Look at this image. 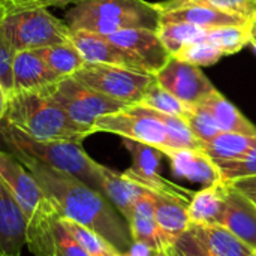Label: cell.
Listing matches in <instances>:
<instances>
[{
    "label": "cell",
    "instance_id": "e0dca14e",
    "mask_svg": "<svg viewBox=\"0 0 256 256\" xmlns=\"http://www.w3.org/2000/svg\"><path fill=\"white\" fill-rule=\"evenodd\" d=\"M12 92L44 90L60 81L44 62L39 50L15 51L10 64Z\"/></svg>",
    "mask_w": 256,
    "mask_h": 256
},
{
    "label": "cell",
    "instance_id": "f546056e",
    "mask_svg": "<svg viewBox=\"0 0 256 256\" xmlns=\"http://www.w3.org/2000/svg\"><path fill=\"white\" fill-rule=\"evenodd\" d=\"M140 104H142L148 108H153L156 111H160V112H165L170 116H177L182 118L186 117V114L190 108L189 105L183 104L176 96H172L168 90H165L158 82L156 75H154V80L152 81V84L148 86V88L146 90Z\"/></svg>",
    "mask_w": 256,
    "mask_h": 256
},
{
    "label": "cell",
    "instance_id": "603a6c76",
    "mask_svg": "<svg viewBox=\"0 0 256 256\" xmlns=\"http://www.w3.org/2000/svg\"><path fill=\"white\" fill-rule=\"evenodd\" d=\"M226 192L228 184L224 180L195 192L188 208L190 225L218 224L225 207Z\"/></svg>",
    "mask_w": 256,
    "mask_h": 256
},
{
    "label": "cell",
    "instance_id": "83f0119b",
    "mask_svg": "<svg viewBox=\"0 0 256 256\" xmlns=\"http://www.w3.org/2000/svg\"><path fill=\"white\" fill-rule=\"evenodd\" d=\"M252 36V21L238 26H224L207 28L206 39L214 44L225 56L238 52L244 45L250 44Z\"/></svg>",
    "mask_w": 256,
    "mask_h": 256
},
{
    "label": "cell",
    "instance_id": "60d3db41",
    "mask_svg": "<svg viewBox=\"0 0 256 256\" xmlns=\"http://www.w3.org/2000/svg\"><path fill=\"white\" fill-rule=\"evenodd\" d=\"M9 106V92L0 81V124L3 123Z\"/></svg>",
    "mask_w": 256,
    "mask_h": 256
},
{
    "label": "cell",
    "instance_id": "bcb514c9",
    "mask_svg": "<svg viewBox=\"0 0 256 256\" xmlns=\"http://www.w3.org/2000/svg\"><path fill=\"white\" fill-rule=\"evenodd\" d=\"M122 256H129V255H128V254H124V255H122Z\"/></svg>",
    "mask_w": 256,
    "mask_h": 256
},
{
    "label": "cell",
    "instance_id": "8fae6325",
    "mask_svg": "<svg viewBox=\"0 0 256 256\" xmlns=\"http://www.w3.org/2000/svg\"><path fill=\"white\" fill-rule=\"evenodd\" d=\"M158 82L183 104L194 106L204 102L216 87L201 68L171 56L165 66L156 74Z\"/></svg>",
    "mask_w": 256,
    "mask_h": 256
},
{
    "label": "cell",
    "instance_id": "b9f144b4",
    "mask_svg": "<svg viewBox=\"0 0 256 256\" xmlns=\"http://www.w3.org/2000/svg\"><path fill=\"white\" fill-rule=\"evenodd\" d=\"M87 0H44V6L45 8H51V6H57V8H64V6H69V4H80V3H84Z\"/></svg>",
    "mask_w": 256,
    "mask_h": 256
},
{
    "label": "cell",
    "instance_id": "5bb4252c",
    "mask_svg": "<svg viewBox=\"0 0 256 256\" xmlns=\"http://www.w3.org/2000/svg\"><path fill=\"white\" fill-rule=\"evenodd\" d=\"M106 38L135 56L150 74H156L158 70H160L171 57L156 30L129 28L108 34Z\"/></svg>",
    "mask_w": 256,
    "mask_h": 256
},
{
    "label": "cell",
    "instance_id": "8d00e7d4",
    "mask_svg": "<svg viewBox=\"0 0 256 256\" xmlns=\"http://www.w3.org/2000/svg\"><path fill=\"white\" fill-rule=\"evenodd\" d=\"M176 248L182 252L183 256H212L208 250L188 231L184 232L176 243Z\"/></svg>",
    "mask_w": 256,
    "mask_h": 256
},
{
    "label": "cell",
    "instance_id": "44dd1931",
    "mask_svg": "<svg viewBox=\"0 0 256 256\" xmlns=\"http://www.w3.org/2000/svg\"><path fill=\"white\" fill-rule=\"evenodd\" d=\"M189 232L212 256H254V249L219 224L190 225Z\"/></svg>",
    "mask_w": 256,
    "mask_h": 256
},
{
    "label": "cell",
    "instance_id": "f35d334b",
    "mask_svg": "<svg viewBox=\"0 0 256 256\" xmlns=\"http://www.w3.org/2000/svg\"><path fill=\"white\" fill-rule=\"evenodd\" d=\"M0 4L4 8V10H15L33 6H44V0H0Z\"/></svg>",
    "mask_w": 256,
    "mask_h": 256
},
{
    "label": "cell",
    "instance_id": "d6a6232c",
    "mask_svg": "<svg viewBox=\"0 0 256 256\" xmlns=\"http://www.w3.org/2000/svg\"><path fill=\"white\" fill-rule=\"evenodd\" d=\"M188 126L190 128L192 134L201 141V142H207L210 140H213L219 132H222L216 122L213 120V117L204 111L201 106L198 105H194L189 108L186 117H184Z\"/></svg>",
    "mask_w": 256,
    "mask_h": 256
},
{
    "label": "cell",
    "instance_id": "d590c367",
    "mask_svg": "<svg viewBox=\"0 0 256 256\" xmlns=\"http://www.w3.org/2000/svg\"><path fill=\"white\" fill-rule=\"evenodd\" d=\"M190 2L207 4L230 14H237L248 20H254L256 16V0H190Z\"/></svg>",
    "mask_w": 256,
    "mask_h": 256
},
{
    "label": "cell",
    "instance_id": "d6986e66",
    "mask_svg": "<svg viewBox=\"0 0 256 256\" xmlns=\"http://www.w3.org/2000/svg\"><path fill=\"white\" fill-rule=\"evenodd\" d=\"M162 153L170 160L171 170L177 177L200 183L204 188L222 180L214 162L201 150L166 148Z\"/></svg>",
    "mask_w": 256,
    "mask_h": 256
},
{
    "label": "cell",
    "instance_id": "4316f807",
    "mask_svg": "<svg viewBox=\"0 0 256 256\" xmlns=\"http://www.w3.org/2000/svg\"><path fill=\"white\" fill-rule=\"evenodd\" d=\"M156 32L171 56H176L183 45L202 40L207 36V28L188 22H160Z\"/></svg>",
    "mask_w": 256,
    "mask_h": 256
},
{
    "label": "cell",
    "instance_id": "3957f363",
    "mask_svg": "<svg viewBox=\"0 0 256 256\" xmlns=\"http://www.w3.org/2000/svg\"><path fill=\"white\" fill-rule=\"evenodd\" d=\"M4 122L38 141H70L81 144L90 135L70 120L46 88L9 93Z\"/></svg>",
    "mask_w": 256,
    "mask_h": 256
},
{
    "label": "cell",
    "instance_id": "ee69618b",
    "mask_svg": "<svg viewBox=\"0 0 256 256\" xmlns=\"http://www.w3.org/2000/svg\"><path fill=\"white\" fill-rule=\"evenodd\" d=\"M166 252H168V255L170 256H183L182 255V252H180L176 246H174V248H171V249H168Z\"/></svg>",
    "mask_w": 256,
    "mask_h": 256
},
{
    "label": "cell",
    "instance_id": "d4e9b609",
    "mask_svg": "<svg viewBox=\"0 0 256 256\" xmlns=\"http://www.w3.org/2000/svg\"><path fill=\"white\" fill-rule=\"evenodd\" d=\"M256 147V135L237 132H219L213 140L202 142L204 152L212 160H231L249 154Z\"/></svg>",
    "mask_w": 256,
    "mask_h": 256
},
{
    "label": "cell",
    "instance_id": "5b68a950",
    "mask_svg": "<svg viewBox=\"0 0 256 256\" xmlns=\"http://www.w3.org/2000/svg\"><path fill=\"white\" fill-rule=\"evenodd\" d=\"M64 21L70 30L108 36L129 28L158 30L160 16L156 3L146 0H87L72 6Z\"/></svg>",
    "mask_w": 256,
    "mask_h": 256
},
{
    "label": "cell",
    "instance_id": "277c9868",
    "mask_svg": "<svg viewBox=\"0 0 256 256\" xmlns=\"http://www.w3.org/2000/svg\"><path fill=\"white\" fill-rule=\"evenodd\" d=\"M0 136L12 154L33 158L52 170L80 178L100 192L105 166L92 159L81 144L70 141H38L12 128L4 120L0 124Z\"/></svg>",
    "mask_w": 256,
    "mask_h": 256
},
{
    "label": "cell",
    "instance_id": "7402d4cb",
    "mask_svg": "<svg viewBox=\"0 0 256 256\" xmlns=\"http://www.w3.org/2000/svg\"><path fill=\"white\" fill-rule=\"evenodd\" d=\"M128 225L134 242H141L154 250H165L154 218L153 190H147L136 201L132 214L128 220Z\"/></svg>",
    "mask_w": 256,
    "mask_h": 256
},
{
    "label": "cell",
    "instance_id": "ba28073f",
    "mask_svg": "<svg viewBox=\"0 0 256 256\" xmlns=\"http://www.w3.org/2000/svg\"><path fill=\"white\" fill-rule=\"evenodd\" d=\"M46 92L64 110L70 120L86 129L90 135L94 134L93 126L98 118L128 106L123 102L88 88L72 76L54 82L52 86L46 87Z\"/></svg>",
    "mask_w": 256,
    "mask_h": 256
},
{
    "label": "cell",
    "instance_id": "7c38bea8",
    "mask_svg": "<svg viewBox=\"0 0 256 256\" xmlns=\"http://www.w3.org/2000/svg\"><path fill=\"white\" fill-rule=\"evenodd\" d=\"M159 9L160 22H188L204 28L248 24V20L237 14H230L207 4L195 3L190 0H166L156 3Z\"/></svg>",
    "mask_w": 256,
    "mask_h": 256
},
{
    "label": "cell",
    "instance_id": "7a4b0ae2",
    "mask_svg": "<svg viewBox=\"0 0 256 256\" xmlns=\"http://www.w3.org/2000/svg\"><path fill=\"white\" fill-rule=\"evenodd\" d=\"M0 180L27 220V248L34 256H52V226L60 216L33 174L10 153L0 150Z\"/></svg>",
    "mask_w": 256,
    "mask_h": 256
},
{
    "label": "cell",
    "instance_id": "7dc6e473",
    "mask_svg": "<svg viewBox=\"0 0 256 256\" xmlns=\"http://www.w3.org/2000/svg\"><path fill=\"white\" fill-rule=\"evenodd\" d=\"M254 256H256V250H255V252H254Z\"/></svg>",
    "mask_w": 256,
    "mask_h": 256
},
{
    "label": "cell",
    "instance_id": "1f68e13d",
    "mask_svg": "<svg viewBox=\"0 0 256 256\" xmlns=\"http://www.w3.org/2000/svg\"><path fill=\"white\" fill-rule=\"evenodd\" d=\"M224 182L256 176V147L246 156L231 160H213Z\"/></svg>",
    "mask_w": 256,
    "mask_h": 256
},
{
    "label": "cell",
    "instance_id": "2e32d148",
    "mask_svg": "<svg viewBox=\"0 0 256 256\" xmlns=\"http://www.w3.org/2000/svg\"><path fill=\"white\" fill-rule=\"evenodd\" d=\"M26 244V216L0 180V256H21V250Z\"/></svg>",
    "mask_w": 256,
    "mask_h": 256
},
{
    "label": "cell",
    "instance_id": "484cf974",
    "mask_svg": "<svg viewBox=\"0 0 256 256\" xmlns=\"http://www.w3.org/2000/svg\"><path fill=\"white\" fill-rule=\"evenodd\" d=\"M39 52L46 66L50 68V70L58 80L72 76L78 69H81L86 64L84 57L72 44V40L42 48L39 50Z\"/></svg>",
    "mask_w": 256,
    "mask_h": 256
},
{
    "label": "cell",
    "instance_id": "7bdbcfd3",
    "mask_svg": "<svg viewBox=\"0 0 256 256\" xmlns=\"http://www.w3.org/2000/svg\"><path fill=\"white\" fill-rule=\"evenodd\" d=\"M250 44L256 51V16L252 20V36H250Z\"/></svg>",
    "mask_w": 256,
    "mask_h": 256
},
{
    "label": "cell",
    "instance_id": "8992f818",
    "mask_svg": "<svg viewBox=\"0 0 256 256\" xmlns=\"http://www.w3.org/2000/svg\"><path fill=\"white\" fill-rule=\"evenodd\" d=\"M3 28L14 52L70 42L72 33L66 21L45 6L4 10Z\"/></svg>",
    "mask_w": 256,
    "mask_h": 256
},
{
    "label": "cell",
    "instance_id": "ac0fdd59",
    "mask_svg": "<svg viewBox=\"0 0 256 256\" xmlns=\"http://www.w3.org/2000/svg\"><path fill=\"white\" fill-rule=\"evenodd\" d=\"M218 224L256 250V206L230 184L225 207Z\"/></svg>",
    "mask_w": 256,
    "mask_h": 256
},
{
    "label": "cell",
    "instance_id": "4dcf8cb0",
    "mask_svg": "<svg viewBox=\"0 0 256 256\" xmlns=\"http://www.w3.org/2000/svg\"><path fill=\"white\" fill-rule=\"evenodd\" d=\"M176 57L201 68V66H212L218 63L222 57H225V54L214 44H212L207 39H202L183 45L180 51L176 54Z\"/></svg>",
    "mask_w": 256,
    "mask_h": 256
},
{
    "label": "cell",
    "instance_id": "f6af8a7d",
    "mask_svg": "<svg viewBox=\"0 0 256 256\" xmlns=\"http://www.w3.org/2000/svg\"><path fill=\"white\" fill-rule=\"evenodd\" d=\"M154 256H170V255H168V252H165V250H159V252H156V255Z\"/></svg>",
    "mask_w": 256,
    "mask_h": 256
},
{
    "label": "cell",
    "instance_id": "9c48e42d",
    "mask_svg": "<svg viewBox=\"0 0 256 256\" xmlns=\"http://www.w3.org/2000/svg\"><path fill=\"white\" fill-rule=\"evenodd\" d=\"M93 129L94 134L105 132L118 135L122 138L154 146L160 148V152L171 148V141L165 126L154 118L148 106L142 104L128 105L117 112L102 116L96 120Z\"/></svg>",
    "mask_w": 256,
    "mask_h": 256
},
{
    "label": "cell",
    "instance_id": "30bf717a",
    "mask_svg": "<svg viewBox=\"0 0 256 256\" xmlns=\"http://www.w3.org/2000/svg\"><path fill=\"white\" fill-rule=\"evenodd\" d=\"M123 146L126 147V150L129 152L132 158L130 168L123 172L128 178L140 183L141 186L153 192L178 196L188 201L192 200L194 196L192 190L177 186L159 174L160 160L164 158V153L160 152V148L150 146V144L140 142V141L128 140V138H123Z\"/></svg>",
    "mask_w": 256,
    "mask_h": 256
},
{
    "label": "cell",
    "instance_id": "52a82bcc",
    "mask_svg": "<svg viewBox=\"0 0 256 256\" xmlns=\"http://www.w3.org/2000/svg\"><path fill=\"white\" fill-rule=\"evenodd\" d=\"M72 78L104 96L134 105L141 102L146 90L154 80V74L112 64L86 63Z\"/></svg>",
    "mask_w": 256,
    "mask_h": 256
},
{
    "label": "cell",
    "instance_id": "74e56055",
    "mask_svg": "<svg viewBox=\"0 0 256 256\" xmlns=\"http://www.w3.org/2000/svg\"><path fill=\"white\" fill-rule=\"evenodd\" d=\"M225 183H228L232 189L238 190L242 195H244L248 200H250L256 206V176L244 177V178H237V180L225 182Z\"/></svg>",
    "mask_w": 256,
    "mask_h": 256
},
{
    "label": "cell",
    "instance_id": "836d02e7",
    "mask_svg": "<svg viewBox=\"0 0 256 256\" xmlns=\"http://www.w3.org/2000/svg\"><path fill=\"white\" fill-rule=\"evenodd\" d=\"M52 256H88L64 228L60 216L52 226Z\"/></svg>",
    "mask_w": 256,
    "mask_h": 256
},
{
    "label": "cell",
    "instance_id": "cb8c5ba5",
    "mask_svg": "<svg viewBox=\"0 0 256 256\" xmlns=\"http://www.w3.org/2000/svg\"><path fill=\"white\" fill-rule=\"evenodd\" d=\"M204 111H207L213 120L216 122L218 128L222 132H237L244 135H256V126L252 124L236 105H232L220 92L214 90L204 102H201Z\"/></svg>",
    "mask_w": 256,
    "mask_h": 256
},
{
    "label": "cell",
    "instance_id": "ffe728a7",
    "mask_svg": "<svg viewBox=\"0 0 256 256\" xmlns=\"http://www.w3.org/2000/svg\"><path fill=\"white\" fill-rule=\"evenodd\" d=\"M147 190L150 189L128 178L123 172H117L106 166L104 168L100 194L106 196V200L118 210V213L126 219V222L132 214L134 206Z\"/></svg>",
    "mask_w": 256,
    "mask_h": 256
},
{
    "label": "cell",
    "instance_id": "4fadbf2b",
    "mask_svg": "<svg viewBox=\"0 0 256 256\" xmlns=\"http://www.w3.org/2000/svg\"><path fill=\"white\" fill-rule=\"evenodd\" d=\"M70 40L81 52L86 63H102L148 72L135 56H132L130 52H128L126 50H123L104 34L86 30H72Z\"/></svg>",
    "mask_w": 256,
    "mask_h": 256
},
{
    "label": "cell",
    "instance_id": "9a60e30c",
    "mask_svg": "<svg viewBox=\"0 0 256 256\" xmlns=\"http://www.w3.org/2000/svg\"><path fill=\"white\" fill-rule=\"evenodd\" d=\"M189 202L190 201L178 196L153 192L154 218L165 252L174 248L177 240L190 228Z\"/></svg>",
    "mask_w": 256,
    "mask_h": 256
},
{
    "label": "cell",
    "instance_id": "e575fe53",
    "mask_svg": "<svg viewBox=\"0 0 256 256\" xmlns=\"http://www.w3.org/2000/svg\"><path fill=\"white\" fill-rule=\"evenodd\" d=\"M3 16H4V8L0 4V81L10 93V88H12L10 64H12L14 51L3 28Z\"/></svg>",
    "mask_w": 256,
    "mask_h": 256
},
{
    "label": "cell",
    "instance_id": "f1b7e54d",
    "mask_svg": "<svg viewBox=\"0 0 256 256\" xmlns=\"http://www.w3.org/2000/svg\"><path fill=\"white\" fill-rule=\"evenodd\" d=\"M60 218H62V224L64 225V228L70 232V236L88 254V256H122V254L112 244H110L98 232L74 220H69L63 216Z\"/></svg>",
    "mask_w": 256,
    "mask_h": 256
},
{
    "label": "cell",
    "instance_id": "6da1fadb",
    "mask_svg": "<svg viewBox=\"0 0 256 256\" xmlns=\"http://www.w3.org/2000/svg\"><path fill=\"white\" fill-rule=\"evenodd\" d=\"M14 156L39 182L60 216L98 232L122 255L128 254L134 243L129 225L104 194L80 178L52 170L33 158L24 154Z\"/></svg>",
    "mask_w": 256,
    "mask_h": 256
},
{
    "label": "cell",
    "instance_id": "ab89813d",
    "mask_svg": "<svg viewBox=\"0 0 256 256\" xmlns=\"http://www.w3.org/2000/svg\"><path fill=\"white\" fill-rule=\"evenodd\" d=\"M156 252H159V250H154V249H152L150 246H147V244H144V243H141V242H134V243H132V246H130V249L128 250V255L129 256H154L156 255Z\"/></svg>",
    "mask_w": 256,
    "mask_h": 256
}]
</instances>
